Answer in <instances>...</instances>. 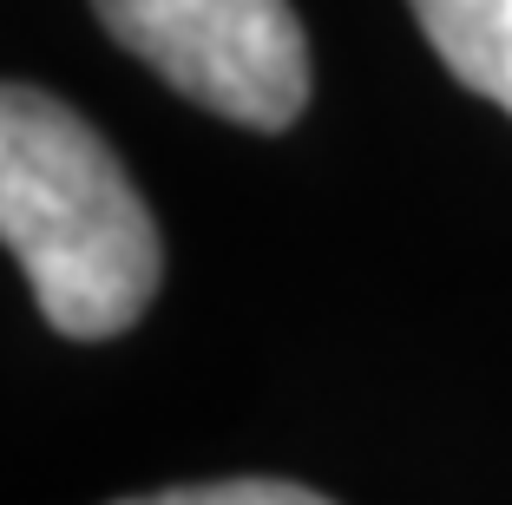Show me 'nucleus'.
Returning a JSON list of instances; mask_svg holds the SVG:
<instances>
[{
    "instance_id": "nucleus-1",
    "label": "nucleus",
    "mask_w": 512,
    "mask_h": 505,
    "mask_svg": "<svg viewBox=\"0 0 512 505\" xmlns=\"http://www.w3.org/2000/svg\"><path fill=\"white\" fill-rule=\"evenodd\" d=\"M0 243L73 342L125 335L165 276L158 223L119 151L40 86H0Z\"/></svg>"
},
{
    "instance_id": "nucleus-2",
    "label": "nucleus",
    "mask_w": 512,
    "mask_h": 505,
    "mask_svg": "<svg viewBox=\"0 0 512 505\" xmlns=\"http://www.w3.org/2000/svg\"><path fill=\"white\" fill-rule=\"evenodd\" d=\"M112 40L171 92L250 132H283L309 105V40L289 0H92Z\"/></svg>"
},
{
    "instance_id": "nucleus-3",
    "label": "nucleus",
    "mask_w": 512,
    "mask_h": 505,
    "mask_svg": "<svg viewBox=\"0 0 512 505\" xmlns=\"http://www.w3.org/2000/svg\"><path fill=\"white\" fill-rule=\"evenodd\" d=\"M453 79L512 112V0H407Z\"/></svg>"
},
{
    "instance_id": "nucleus-4",
    "label": "nucleus",
    "mask_w": 512,
    "mask_h": 505,
    "mask_svg": "<svg viewBox=\"0 0 512 505\" xmlns=\"http://www.w3.org/2000/svg\"><path fill=\"white\" fill-rule=\"evenodd\" d=\"M151 505H322L316 486L296 479H230V486H171L151 492Z\"/></svg>"
}]
</instances>
